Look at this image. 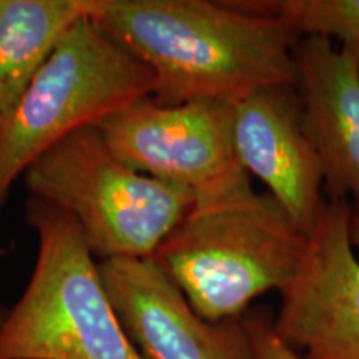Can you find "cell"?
Listing matches in <instances>:
<instances>
[{"instance_id":"9c48e42d","label":"cell","mask_w":359,"mask_h":359,"mask_svg":"<svg viewBox=\"0 0 359 359\" xmlns=\"http://www.w3.org/2000/svg\"><path fill=\"white\" fill-rule=\"evenodd\" d=\"M233 150L238 165L264 183L309 236L326 205L325 178L298 87L264 88L235 103Z\"/></svg>"},{"instance_id":"6da1fadb","label":"cell","mask_w":359,"mask_h":359,"mask_svg":"<svg viewBox=\"0 0 359 359\" xmlns=\"http://www.w3.org/2000/svg\"><path fill=\"white\" fill-rule=\"evenodd\" d=\"M85 15L140 58L161 105L238 103L298 87L299 35L285 22L210 0H82Z\"/></svg>"},{"instance_id":"8fae6325","label":"cell","mask_w":359,"mask_h":359,"mask_svg":"<svg viewBox=\"0 0 359 359\" xmlns=\"http://www.w3.org/2000/svg\"><path fill=\"white\" fill-rule=\"evenodd\" d=\"M83 15L82 0H0V127Z\"/></svg>"},{"instance_id":"5bb4252c","label":"cell","mask_w":359,"mask_h":359,"mask_svg":"<svg viewBox=\"0 0 359 359\" xmlns=\"http://www.w3.org/2000/svg\"><path fill=\"white\" fill-rule=\"evenodd\" d=\"M351 238H353V243L354 246L359 248V212H353L351 217Z\"/></svg>"},{"instance_id":"3957f363","label":"cell","mask_w":359,"mask_h":359,"mask_svg":"<svg viewBox=\"0 0 359 359\" xmlns=\"http://www.w3.org/2000/svg\"><path fill=\"white\" fill-rule=\"evenodd\" d=\"M37 258L24 293L0 318V359H143L69 215L30 200Z\"/></svg>"},{"instance_id":"7a4b0ae2","label":"cell","mask_w":359,"mask_h":359,"mask_svg":"<svg viewBox=\"0 0 359 359\" xmlns=\"http://www.w3.org/2000/svg\"><path fill=\"white\" fill-rule=\"evenodd\" d=\"M308 235L280 201L238 167L195 193L154 262L206 321L243 318L255 299L281 291L306 251Z\"/></svg>"},{"instance_id":"277c9868","label":"cell","mask_w":359,"mask_h":359,"mask_svg":"<svg viewBox=\"0 0 359 359\" xmlns=\"http://www.w3.org/2000/svg\"><path fill=\"white\" fill-rule=\"evenodd\" d=\"M32 198L69 215L102 262L154 258L195 193L138 173L111 154L97 127L69 135L24 173Z\"/></svg>"},{"instance_id":"ba28073f","label":"cell","mask_w":359,"mask_h":359,"mask_svg":"<svg viewBox=\"0 0 359 359\" xmlns=\"http://www.w3.org/2000/svg\"><path fill=\"white\" fill-rule=\"evenodd\" d=\"M98 268L143 359H255L246 318L203 320L154 258L105 259Z\"/></svg>"},{"instance_id":"52a82bcc","label":"cell","mask_w":359,"mask_h":359,"mask_svg":"<svg viewBox=\"0 0 359 359\" xmlns=\"http://www.w3.org/2000/svg\"><path fill=\"white\" fill-rule=\"evenodd\" d=\"M235 103L193 100L161 105L140 98L97 125L110 151L135 172L185 187L213 185L238 165L233 150Z\"/></svg>"},{"instance_id":"7c38bea8","label":"cell","mask_w":359,"mask_h":359,"mask_svg":"<svg viewBox=\"0 0 359 359\" xmlns=\"http://www.w3.org/2000/svg\"><path fill=\"white\" fill-rule=\"evenodd\" d=\"M236 7L273 17L291 27L299 39L336 40L359 65V0H231Z\"/></svg>"},{"instance_id":"30bf717a","label":"cell","mask_w":359,"mask_h":359,"mask_svg":"<svg viewBox=\"0 0 359 359\" xmlns=\"http://www.w3.org/2000/svg\"><path fill=\"white\" fill-rule=\"evenodd\" d=\"M304 127L320 156L330 200L359 212V65L333 42L304 37L296 47Z\"/></svg>"},{"instance_id":"8992f818","label":"cell","mask_w":359,"mask_h":359,"mask_svg":"<svg viewBox=\"0 0 359 359\" xmlns=\"http://www.w3.org/2000/svg\"><path fill=\"white\" fill-rule=\"evenodd\" d=\"M348 200H327L271 330L303 359H359V259Z\"/></svg>"},{"instance_id":"4fadbf2b","label":"cell","mask_w":359,"mask_h":359,"mask_svg":"<svg viewBox=\"0 0 359 359\" xmlns=\"http://www.w3.org/2000/svg\"><path fill=\"white\" fill-rule=\"evenodd\" d=\"M246 321H248L251 343H253L255 359H303L273 333L271 325H266L262 320Z\"/></svg>"},{"instance_id":"5b68a950","label":"cell","mask_w":359,"mask_h":359,"mask_svg":"<svg viewBox=\"0 0 359 359\" xmlns=\"http://www.w3.org/2000/svg\"><path fill=\"white\" fill-rule=\"evenodd\" d=\"M151 70L87 15L70 27L0 127V210L43 151L140 98Z\"/></svg>"}]
</instances>
